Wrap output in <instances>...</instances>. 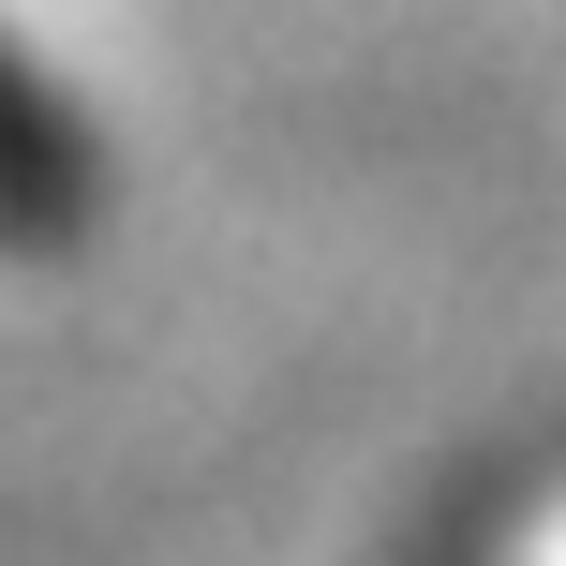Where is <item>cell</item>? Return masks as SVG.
<instances>
[{"label":"cell","mask_w":566,"mask_h":566,"mask_svg":"<svg viewBox=\"0 0 566 566\" xmlns=\"http://www.w3.org/2000/svg\"><path fill=\"white\" fill-rule=\"evenodd\" d=\"M60 209H75V149H60L45 90L0 75V224H60Z\"/></svg>","instance_id":"obj_1"}]
</instances>
